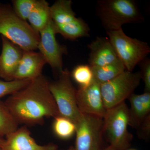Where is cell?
I'll return each mask as SVG.
<instances>
[{
  "mask_svg": "<svg viewBox=\"0 0 150 150\" xmlns=\"http://www.w3.org/2000/svg\"><path fill=\"white\" fill-rule=\"evenodd\" d=\"M137 134L142 139L149 140L150 137V115H149L137 129Z\"/></svg>",
  "mask_w": 150,
  "mask_h": 150,
  "instance_id": "26",
  "label": "cell"
},
{
  "mask_svg": "<svg viewBox=\"0 0 150 150\" xmlns=\"http://www.w3.org/2000/svg\"><path fill=\"white\" fill-rule=\"evenodd\" d=\"M89 65L91 68L108 64L118 59L108 37H97L88 45Z\"/></svg>",
  "mask_w": 150,
  "mask_h": 150,
  "instance_id": "14",
  "label": "cell"
},
{
  "mask_svg": "<svg viewBox=\"0 0 150 150\" xmlns=\"http://www.w3.org/2000/svg\"><path fill=\"white\" fill-rule=\"evenodd\" d=\"M0 150H1V149H0Z\"/></svg>",
  "mask_w": 150,
  "mask_h": 150,
  "instance_id": "31",
  "label": "cell"
},
{
  "mask_svg": "<svg viewBox=\"0 0 150 150\" xmlns=\"http://www.w3.org/2000/svg\"><path fill=\"white\" fill-rule=\"evenodd\" d=\"M53 25L56 34H61L69 40H74L79 38L89 36L90 29L89 25L81 18H77L73 21L65 24H57L53 23Z\"/></svg>",
  "mask_w": 150,
  "mask_h": 150,
  "instance_id": "16",
  "label": "cell"
},
{
  "mask_svg": "<svg viewBox=\"0 0 150 150\" xmlns=\"http://www.w3.org/2000/svg\"><path fill=\"white\" fill-rule=\"evenodd\" d=\"M51 19L48 2L45 0H36L27 20L33 30L39 35L40 31Z\"/></svg>",
  "mask_w": 150,
  "mask_h": 150,
  "instance_id": "17",
  "label": "cell"
},
{
  "mask_svg": "<svg viewBox=\"0 0 150 150\" xmlns=\"http://www.w3.org/2000/svg\"><path fill=\"white\" fill-rule=\"evenodd\" d=\"M46 64L39 52L23 51L13 80H32L42 74V70Z\"/></svg>",
  "mask_w": 150,
  "mask_h": 150,
  "instance_id": "13",
  "label": "cell"
},
{
  "mask_svg": "<svg viewBox=\"0 0 150 150\" xmlns=\"http://www.w3.org/2000/svg\"><path fill=\"white\" fill-rule=\"evenodd\" d=\"M91 69L94 80L100 85L118 76L126 70L119 59L108 64Z\"/></svg>",
  "mask_w": 150,
  "mask_h": 150,
  "instance_id": "19",
  "label": "cell"
},
{
  "mask_svg": "<svg viewBox=\"0 0 150 150\" xmlns=\"http://www.w3.org/2000/svg\"><path fill=\"white\" fill-rule=\"evenodd\" d=\"M52 20L39 33L40 40L37 49L46 61L55 71L60 74L63 70V56L67 48L59 44L56 38Z\"/></svg>",
  "mask_w": 150,
  "mask_h": 150,
  "instance_id": "9",
  "label": "cell"
},
{
  "mask_svg": "<svg viewBox=\"0 0 150 150\" xmlns=\"http://www.w3.org/2000/svg\"><path fill=\"white\" fill-rule=\"evenodd\" d=\"M77 103L80 111L103 118L107 109L103 100L100 84L93 81L86 86L77 90Z\"/></svg>",
  "mask_w": 150,
  "mask_h": 150,
  "instance_id": "10",
  "label": "cell"
},
{
  "mask_svg": "<svg viewBox=\"0 0 150 150\" xmlns=\"http://www.w3.org/2000/svg\"><path fill=\"white\" fill-rule=\"evenodd\" d=\"M31 81L29 80H0V98L7 95H11L24 88L29 84Z\"/></svg>",
  "mask_w": 150,
  "mask_h": 150,
  "instance_id": "23",
  "label": "cell"
},
{
  "mask_svg": "<svg viewBox=\"0 0 150 150\" xmlns=\"http://www.w3.org/2000/svg\"><path fill=\"white\" fill-rule=\"evenodd\" d=\"M134 150V149H131V150Z\"/></svg>",
  "mask_w": 150,
  "mask_h": 150,
  "instance_id": "30",
  "label": "cell"
},
{
  "mask_svg": "<svg viewBox=\"0 0 150 150\" xmlns=\"http://www.w3.org/2000/svg\"><path fill=\"white\" fill-rule=\"evenodd\" d=\"M96 13L106 32L121 29L124 24L141 23L144 20L133 0H99Z\"/></svg>",
  "mask_w": 150,
  "mask_h": 150,
  "instance_id": "2",
  "label": "cell"
},
{
  "mask_svg": "<svg viewBox=\"0 0 150 150\" xmlns=\"http://www.w3.org/2000/svg\"><path fill=\"white\" fill-rule=\"evenodd\" d=\"M129 125L137 129L150 115V92L142 94L133 93L129 96Z\"/></svg>",
  "mask_w": 150,
  "mask_h": 150,
  "instance_id": "15",
  "label": "cell"
},
{
  "mask_svg": "<svg viewBox=\"0 0 150 150\" xmlns=\"http://www.w3.org/2000/svg\"><path fill=\"white\" fill-rule=\"evenodd\" d=\"M49 88L60 115L70 119L76 124L82 113L78 108L77 89L73 85L69 70L63 69L58 79L49 82Z\"/></svg>",
  "mask_w": 150,
  "mask_h": 150,
  "instance_id": "6",
  "label": "cell"
},
{
  "mask_svg": "<svg viewBox=\"0 0 150 150\" xmlns=\"http://www.w3.org/2000/svg\"><path fill=\"white\" fill-rule=\"evenodd\" d=\"M74 150V147L73 146H71L67 150Z\"/></svg>",
  "mask_w": 150,
  "mask_h": 150,
  "instance_id": "29",
  "label": "cell"
},
{
  "mask_svg": "<svg viewBox=\"0 0 150 150\" xmlns=\"http://www.w3.org/2000/svg\"><path fill=\"white\" fill-rule=\"evenodd\" d=\"M0 34L23 51L37 49L40 40V35L27 21L19 18L7 5L0 4Z\"/></svg>",
  "mask_w": 150,
  "mask_h": 150,
  "instance_id": "3",
  "label": "cell"
},
{
  "mask_svg": "<svg viewBox=\"0 0 150 150\" xmlns=\"http://www.w3.org/2000/svg\"><path fill=\"white\" fill-rule=\"evenodd\" d=\"M36 0H14L12 9L14 12L25 21H27L30 14L34 7Z\"/></svg>",
  "mask_w": 150,
  "mask_h": 150,
  "instance_id": "24",
  "label": "cell"
},
{
  "mask_svg": "<svg viewBox=\"0 0 150 150\" xmlns=\"http://www.w3.org/2000/svg\"><path fill=\"white\" fill-rule=\"evenodd\" d=\"M103 118V133L110 146L117 150L128 149L132 135L128 130L129 110L125 101L107 109Z\"/></svg>",
  "mask_w": 150,
  "mask_h": 150,
  "instance_id": "4",
  "label": "cell"
},
{
  "mask_svg": "<svg viewBox=\"0 0 150 150\" xmlns=\"http://www.w3.org/2000/svg\"><path fill=\"white\" fill-rule=\"evenodd\" d=\"M74 150H100L103 134V118L82 113L76 124Z\"/></svg>",
  "mask_w": 150,
  "mask_h": 150,
  "instance_id": "8",
  "label": "cell"
},
{
  "mask_svg": "<svg viewBox=\"0 0 150 150\" xmlns=\"http://www.w3.org/2000/svg\"><path fill=\"white\" fill-rule=\"evenodd\" d=\"M18 125L5 103L0 100V136L6 137L18 129Z\"/></svg>",
  "mask_w": 150,
  "mask_h": 150,
  "instance_id": "20",
  "label": "cell"
},
{
  "mask_svg": "<svg viewBox=\"0 0 150 150\" xmlns=\"http://www.w3.org/2000/svg\"><path fill=\"white\" fill-rule=\"evenodd\" d=\"M2 49L0 55V77L6 81L13 80L23 51L1 35Z\"/></svg>",
  "mask_w": 150,
  "mask_h": 150,
  "instance_id": "12",
  "label": "cell"
},
{
  "mask_svg": "<svg viewBox=\"0 0 150 150\" xmlns=\"http://www.w3.org/2000/svg\"><path fill=\"white\" fill-rule=\"evenodd\" d=\"M142 79L140 71L126 70L118 76L100 85L103 100L106 109L116 106L128 99L139 86Z\"/></svg>",
  "mask_w": 150,
  "mask_h": 150,
  "instance_id": "7",
  "label": "cell"
},
{
  "mask_svg": "<svg viewBox=\"0 0 150 150\" xmlns=\"http://www.w3.org/2000/svg\"><path fill=\"white\" fill-rule=\"evenodd\" d=\"M71 0H58L50 6V16L55 24H63L77 18Z\"/></svg>",
  "mask_w": 150,
  "mask_h": 150,
  "instance_id": "18",
  "label": "cell"
},
{
  "mask_svg": "<svg viewBox=\"0 0 150 150\" xmlns=\"http://www.w3.org/2000/svg\"><path fill=\"white\" fill-rule=\"evenodd\" d=\"M71 76L81 87L86 86L93 81L92 70L89 65H79L73 69Z\"/></svg>",
  "mask_w": 150,
  "mask_h": 150,
  "instance_id": "22",
  "label": "cell"
},
{
  "mask_svg": "<svg viewBox=\"0 0 150 150\" xmlns=\"http://www.w3.org/2000/svg\"><path fill=\"white\" fill-rule=\"evenodd\" d=\"M54 118L53 129L57 137L62 139H68L74 135L76 126L72 121L61 115Z\"/></svg>",
  "mask_w": 150,
  "mask_h": 150,
  "instance_id": "21",
  "label": "cell"
},
{
  "mask_svg": "<svg viewBox=\"0 0 150 150\" xmlns=\"http://www.w3.org/2000/svg\"><path fill=\"white\" fill-rule=\"evenodd\" d=\"M58 146L54 143L44 145L38 144L25 126L7 135L0 148L1 150H58Z\"/></svg>",
  "mask_w": 150,
  "mask_h": 150,
  "instance_id": "11",
  "label": "cell"
},
{
  "mask_svg": "<svg viewBox=\"0 0 150 150\" xmlns=\"http://www.w3.org/2000/svg\"><path fill=\"white\" fill-rule=\"evenodd\" d=\"M5 141V139L3 138V137L0 136V148L1 147L4 142Z\"/></svg>",
  "mask_w": 150,
  "mask_h": 150,
  "instance_id": "27",
  "label": "cell"
},
{
  "mask_svg": "<svg viewBox=\"0 0 150 150\" xmlns=\"http://www.w3.org/2000/svg\"><path fill=\"white\" fill-rule=\"evenodd\" d=\"M117 150L115 149H114V148L112 147L111 146H109L107 148H106V149H105L104 150Z\"/></svg>",
  "mask_w": 150,
  "mask_h": 150,
  "instance_id": "28",
  "label": "cell"
},
{
  "mask_svg": "<svg viewBox=\"0 0 150 150\" xmlns=\"http://www.w3.org/2000/svg\"><path fill=\"white\" fill-rule=\"evenodd\" d=\"M49 82L41 74L6 100V105L19 124L41 125L45 118L60 115L49 90Z\"/></svg>",
  "mask_w": 150,
  "mask_h": 150,
  "instance_id": "1",
  "label": "cell"
},
{
  "mask_svg": "<svg viewBox=\"0 0 150 150\" xmlns=\"http://www.w3.org/2000/svg\"><path fill=\"white\" fill-rule=\"evenodd\" d=\"M106 32L118 59L126 71H133L136 66L146 58L150 53L147 43L129 37L122 28Z\"/></svg>",
  "mask_w": 150,
  "mask_h": 150,
  "instance_id": "5",
  "label": "cell"
},
{
  "mask_svg": "<svg viewBox=\"0 0 150 150\" xmlns=\"http://www.w3.org/2000/svg\"><path fill=\"white\" fill-rule=\"evenodd\" d=\"M142 79L144 84V92H150V60L146 58L139 64Z\"/></svg>",
  "mask_w": 150,
  "mask_h": 150,
  "instance_id": "25",
  "label": "cell"
}]
</instances>
